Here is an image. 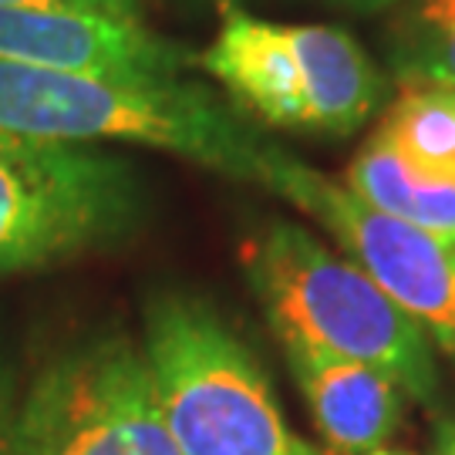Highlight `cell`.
I'll return each mask as SVG.
<instances>
[{"instance_id":"cell-10","label":"cell","mask_w":455,"mask_h":455,"mask_svg":"<svg viewBox=\"0 0 455 455\" xmlns=\"http://www.w3.org/2000/svg\"><path fill=\"white\" fill-rule=\"evenodd\" d=\"M300 82L307 95L310 132L347 139L385 101V75L355 34L331 24H287Z\"/></svg>"},{"instance_id":"cell-13","label":"cell","mask_w":455,"mask_h":455,"mask_svg":"<svg viewBox=\"0 0 455 455\" xmlns=\"http://www.w3.org/2000/svg\"><path fill=\"white\" fill-rule=\"evenodd\" d=\"M374 139L428 176L455 180V92L402 88Z\"/></svg>"},{"instance_id":"cell-16","label":"cell","mask_w":455,"mask_h":455,"mask_svg":"<svg viewBox=\"0 0 455 455\" xmlns=\"http://www.w3.org/2000/svg\"><path fill=\"white\" fill-rule=\"evenodd\" d=\"M432 455H455V422L439 425V439H435V452Z\"/></svg>"},{"instance_id":"cell-15","label":"cell","mask_w":455,"mask_h":455,"mask_svg":"<svg viewBox=\"0 0 455 455\" xmlns=\"http://www.w3.org/2000/svg\"><path fill=\"white\" fill-rule=\"evenodd\" d=\"M4 11H84V14L142 17V0H0Z\"/></svg>"},{"instance_id":"cell-4","label":"cell","mask_w":455,"mask_h":455,"mask_svg":"<svg viewBox=\"0 0 455 455\" xmlns=\"http://www.w3.org/2000/svg\"><path fill=\"white\" fill-rule=\"evenodd\" d=\"M148 212L139 165L98 146L0 135V276L125 243Z\"/></svg>"},{"instance_id":"cell-11","label":"cell","mask_w":455,"mask_h":455,"mask_svg":"<svg viewBox=\"0 0 455 455\" xmlns=\"http://www.w3.org/2000/svg\"><path fill=\"white\" fill-rule=\"evenodd\" d=\"M347 189L371 210L455 250V180L449 176H428L381 139H371L347 165Z\"/></svg>"},{"instance_id":"cell-6","label":"cell","mask_w":455,"mask_h":455,"mask_svg":"<svg viewBox=\"0 0 455 455\" xmlns=\"http://www.w3.org/2000/svg\"><path fill=\"white\" fill-rule=\"evenodd\" d=\"M267 189L314 216L364 274L455 358V250L395 216L371 210L347 186L276 148Z\"/></svg>"},{"instance_id":"cell-19","label":"cell","mask_w":455,"mask_h":455,"mask_svg":"<svg viewBox=\"0 0 455 455\" xmlns=\"http://www.w3.org/2000/svg\"><path fill=\"white\" fill-rule=\"evenodd\" d=\"M220 7H227V4H236V7H243V0H216Z\"/></svg>"},{"instance_id":"cell-8","label":"cell","mask_w":455,"mask_h":455,"mask_svg":"<svg viewBox=\"0 0 455 455\" xmlns=\"http://www.w3.org/2000/svg\"><path fill=\"white\" fill-rule=\"evenodd\" d=\"M196 65L274 129L310 132L307 95L287 41V24H274L236 4L220 7V31Z\"/></svg>"},{"instance_id":"cell-2","label":"cell","mask_w":455,"mask_h":455,"mask_svg":"<svg viewBox=\"0 0 455 455\" xmlns=\"http://www.w3.org/2000/svg\"><path fill=\"white\" fill-rule=\"evenodd\" d=\"M142 355L182 455H317L283 422L260 361L206 297L156 293Z\"/></svg>"},{"instance_id":"cell-3","label":"cell","mask_w":455,"mask_h":455,"mask_svg":"<svg viewBox=\"0 0 455 455\" xmlns=\"http://www.w3.org/2000/svg\"><path fill=\"white\" fill-rule=\"evenodd\" d=\"M243 267L280 344L371 364L405 395L435 402L432 338L355 260L334 257L297 223H274L250 240Z\"/></svg>"},{"instance_id":"cell-12","label":"cell","mask_w":455,"mask_h":455,"mask_svg":"<svg viewBox=\"0 0 455 455\" xmlns=\"http://www.w3.org/2000/svg\"><path fill=\"white\" fill-rule=\"evenodd\" d=\"M385 48L402 88L455 92V0H398Z\"/></svg>"},{"instance_id":"cell-7","label":"cell","mask_w":455,"mask_h":455,"mask_svg":"<svg viewBox=\"0 0 455 455\" xmlns=\"http://www.w3.org/2000/svg\"><path fill=\"white\" fill-rule=\"evenodd\" d=\"M0 61L112 82H180L196 54L142 17L0 7Z\"/></svg>"},{"instance_id":"cell-5","label":"cell","mask_w":455,"mask_h":455,"mask_svg":"<svg viewBox=\"0 0 455 455\" xmlns=\"http://www.w3.org/2000/svg\"><path fill=\"white\" fill-rule=\"evenodd\" d=\"M14 455H182L165 428L142 347L125 331L68 344L34 374Z\"/></svg>"},{"instance_id":"cell-18","label":"cell","mask_w":455,"mask_h":455,"mask_svg":"<svg viewBox=\"0 0 455 455\" xmlns=\"http://www.w3.org/2000/svg\"><path fill=\"white\" fill-rule=\"evenodd\" d=\"M371 455H408V452H395V449H378V452H371Z\"/></svg>"},{"instance_id":"cell-17","label":"cell","mask_w":455,"mask_h":455,"mask_svg":"<svg viewBox=\"0 0 455 455\" xmlns=\"http://www.w3.org/2000/svg\"><path fill=\"white\" fill-rule=\"evenodd\" d=\"M331 4H341L351 11H385V7H395L398 0H331Z\"/></svg>"},{"instance_id":"cell-14","label":"cell","mask_w":455,"mask_h":455,"mask_svg":"<svg viewBox=\"0 0 455 455\" xmlns=\"http://www.w3.org/2000/svg\"><path fill=\"white\" fill-rule=\"evenodd\" d=\"M20 378L11 355L0 347V455H14L17 442V415H20Z\"/></svg>"},{"instance_id":"cell-1","label":"cell","mask_w":455,"mask_h":455,"mask_svg":"<svg viewBox=\"0 0 455 455\" xmlns=\"http://www.w3.org/2000/svg\"><path fill=\"white\" fill-rule=\"evenodd\" d=\"M0 135L163 148L267 189L276 146L196 82H112L0 61Z\"/></svg>"},{"instance_id":"cell-9","label":"cell","mask_w":455,"mask_h":455,"mask_svg":"<svg viewBox=\"0 0 455 455\" xmlns=\"http://www.w3.org/2000/svg\"><path fill=\"white\" fill-rule=\"evenodd\" d=\"M317 432L341 455H371L402 425L405 388L371 364L304 344H283Z\"/></svg>"}]
</instances>
